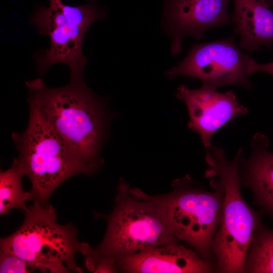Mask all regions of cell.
I'll return each mask as SVG.
<instances>
[{
	"label": "cell",
	"instance_id": "6da1fadb",
	"mask_svg": "<svg viewBox=\"0 0 273 273\" xmlns=\"http://www.w3.org/2000/svg\"><path fill=\"white\" fill-rule=\"evenodd\" d=\"M27 102L80 157L92 174L103 165L101 149L113 119L107 98L96 95L84 79L51 88L41 78L25 82Z\"/></svg>",
	"mask_w": 273,
	"mask_h": 273
},
{
	"label": "cell",
	"instance_id": "7a4b0ae2",
	"mask_svg": "<svg viewBox=\"0 0 273 273\" xmlns=\"http://www.w3.org/2000/svg\"><path fill=\"white\" fill-rule=\"evenodd\" d=\"M207 178L217 177L223 189L221 223L212 242L218 273H244V265L262 212L253 210L241 192L238 170L240 148L232 160L212 145L205 148Z\"/></svg>",
	"mask_w": 273,
	"mask_h": 273
},
{
	"label": "cell",
	"instance_id": "3957f363",
	"mask_svg": "<svg viewBox=\"0 0 273 273\" xmlns=\"http://www.w3.org/2000/svg\"><path fill=\"white\" fill-rule=\"evenodd\" d=\"M104 239L90 254L118 257L179 242L173 236L159 196L131 188L120 179Z\"/></svg>",
	"mask_w": 273,
	"mask_h": 273
},
{
	"label": "cell",
	"instance_id": "277c9868",
	"mask_svg": "<svg viewBox=\"0 0 273 273\" xmlns=\"http://www.w3.org/2000/svg\"><path fill=\"white\" fill-rule=\"evenodd\" d=\"M34 202L25 211L19 229L1 239V252L15 255L43 272H82L75 256H86L93 248L79 241L78 230L72 224L57 223L53 206Z\"/></svg>",
	"mask_w": 273,
	"mask_h": 273
},
{
	"label": "cell",
	"instance_id": "5b68a950",
	"mask_svg": "<svg viewBox=\"0 0 273 273\" xmlns=\"http://www.w3.org/2000/svg\"><path fill=\"white\" fill-rule=\"evenodd\" d=\"M26 129L14 132L12 138L17 158L31 181L33 201L49 204L51 196L62 183L78 174L92 175L80 157L42 118L32 105Z\"/></svg>",
	"mask_w": 273,
	"mask_h": 273
},
{
	"label": "cell",
	"instance_id": "8992f818",
	"mask_svg": "<svg viewBox=\"0 0 273 273\" xmlns=\"http://www.w3.org/2000/svg\"><path fill=\"white\" fill-rule=\"evenodd\" d=\"M106 17L97 0L80 6L50 0L48 7H37L30 22L39 34L49 37L50 43L35 55L37 73L43 75L52 65L63 63L70 69V80L83 79L87 61L82 54L84 37L93 23Z\"/></svg>",
	"mask_w": 273,
	"mask_h": 273
},
{
	"label": "cell",
	"instance_id": "52a82bcc",
	"mask_svg": "<svg viewBox=\"0 0 273 273\" xmlns=\"http://www.w3.org/2000/svg\"><path fill=\"white\" fill-rule=\"evenodd\" d=\"M212 178V191L196 186L187 175L159 197L174 237L203 259L216 263L212 242L221 223L224 189L218 178Z\"/></svg>",
	"mask_w": 273,
	"mask_h": 273
},
{
	"label": "cell",
	"instance_id": "ba28073f",
	"mask_svg": "<svg viewBox=\"0 0 273 273\" xmlns=\"http://www.w3.org/2000/svg\"><path fill=\"white\" fill-rule=\"evenodd\" d=\"M235 37L195 43L186 57L165 74L169 79L179 76L198 79L216 89L238 85L250 89L248 66L252 57L240 49Z\"/></svg>",
	"mask_w": 273,
	"mask_h": 273
},
{
	"label": "cell",
	"instance_id": "9c48e42d",
	"mask_svg": "<svg viewBox=\"0 0 273 273\" xmlns=\"http://www.w3.org/2000/svg\"><path fill=\"white\" fill-rule=\"evenodd\" d=\"M217 89L204 83L198 89L183 84L175 94L188 109L189 128L199 134L205 148L212 145L211 138L217 130L248 112V108L238 101L233 90L220 93Z\"/></svg>",
	"mask_w": 273,
	"mask_h": 273
},
{
	"label": "cell",
	"instance_id": "30bf717a",
	"mask_svg": "<svg viewBox=\"0 0 273 273\" xmlns=\"http://www.w3.org/2000/svg\"><path fill=\"white\" fill-rule=\"evenodd\" d=\"M232 0H165L164 29L172 38L171 53L182 51V39L191 36L196 40L209 29L233 25L228 8Z\"/></svg>",
	"mask_w": 273,
	"mask_h": 273
},
{
	"label": "cell",
	"instance_id": "8fae6325",
	"mask_svg": "<svg viewBox=\"0 0 273 273\" xmlns=\"http://www.w3.org/2000/svg\"><path fill=\"white\" fill-rule=\"evenodd\" d=\"M118 270L128 273H213L215 262L201 258L179 243L155 246L115 258Z\"/></svg>",
	"mask_w": 273,
	"mask_h": 273
},
{
	"label": "cell",
	"instance_id": "7c38bea8",
	"mask_svg": "<svg viewBox=\"0 0 273 273\" xmlns=\"http://www.w3.org/2000/svg\"><path fill=\"white\" fill-rule=\"evenodd\" d=\"M250 156L246 158L240 148L238 170L241 186L249 189L253 204L273 217V152L269 150V140L258 132L250 143Z\"/></svg>",
	"mask_w": 273,
	"mask_h": 273
},
{
	"label": "cell",
	"instance_id": "4fadbf2b",
	"mask_svg": "<svg viewBox=\"0 0 273 273\" xmlns=\"http://www.w3.org/2000/svg\"><path fill=\"white\" fill-rule=\"evenodd\" d=\"M234 31L239 35V46L248 52L273 43V12L263 0H234L231 15Z\"/></svg>",
	"mask_w": 273,
	"mask_h": 273
},
{
	"label": "cell",
	"instance_id": "5bb4252c",
	"mask_svg": "<svg viewBox=\"0 0 273 273\" xmlns=\"http://www.w3.org/2000/svg\"><path fill=\"white\" fill-rule=\"evenodd\" d=\"M24 175L21 164L17 158L11 167L0 173V214L8 215L14 208H20L24 211L27 207L26 202L33 201L31 192L25 191L22 186Z\"/></svg>",
	"mask_w": 273,
	"mask_h": 273
},
{
	"label": "cell",
	"instance_id": "9a60e30c",
	"mask_svg": "<svg viewBox=\"0 0 273 273\" xmlns=\"http://www.w3.org/2000/svg\"><path fill=\"white\" fill-rule=\"evenodd\" d=\"M244 270V273H273V230L261 222L253 235Z\"/></svg>",
	"mask_w": 273,
	"mask_h": 273
},
{
	"label": "cell",
	"instance_id": "2e32d148",
	"mask_svg": "<svg viewBox=\"0 0 273 273\" xmlns=\"http://www.w3.org/2000/svg\"><path fill=\"white\" fill-rule=\"evenodd\" d=\"M33 267L25 260L11 254L1 252L0 272H30Z\"/></svg>",
	"mask_w": 273,
	"mask_h": 273
},
{
	"label": "cell",
	"instance_id": "e0dca14e",
	"mask_svg": "<svg viewBox=\"0 0 273 273\" xmlns=\"http://www.w3.org/2000/svg\"><path fill=\"white\" fill-rule=\"evenodd\" d=\"M257 72H265L273 76V62L260 64L252 58L249 64L248 73L250 75Z\"/></svg>",
	"mask_w": 273,
	"mask_h": 273
},
{
	"label": "cell",
	"instance_id": "ac0fdd59",
	"mask_svg": "<svg viewBox=\"0 0 273 273\" xmlns=\"http://www.w3.org/2000/svg\"><path fill=\"white\" fill-rule=\"evenodd\" d=\"M263 1L268 8L273 7V0H263Z\"/></svg>",
	"mask_w": 273,
	"mask_h": 273
}]
</instances>
